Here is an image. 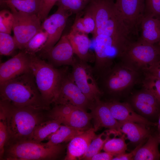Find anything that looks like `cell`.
Returning <instances> with one entry per match:
<instances>
[{
	"label": "cell",
	"instance_id": "1",
	"mask_svg": "<svg viewBox=\"0 0 160 160\" xmlns=\"http://www.w3.org/2000/svg\"><path fill=\"white\" fill-rule=\"evenodd\" d=\"M0 108L6 119L8 137L6 141L31 140L36 127L46 120L42 109L18 107L0 100Z\"/></svg>",
	"mask_w": 160,
	"mask_h": 160
},
{
	"label": "cell",
	"instance_id": "2",
	"mask_svg": "<svg viewBox=\"0 0 160 160\" xmlns=\"http://www.w3.org/2000/svg\"><path fill=\"white\" fill-rule=\"evenodd\" d=\"M0 100L18 107L47 110L31 72L0 84Z\"/></svg>",
	"mask_w": 160,
	"mask_h": 160
},
{
	"label": "cell",
	"instance_id": "3",
	"mask_svg": "<svg viewBox=\"0 0 160 160\" xmlns=\"http://www.w3.org/2000/svg\"><path fill=\"white\" fill-rule=\"evenodd\" d=\"M30 66L43 101L49 108L50 105L54 103L56 100L66 73L36 55H31Z\"/></svg>",
	"mask_w": 160,
	"mask_h": 160
},
{
	"label": "cell",
	"instance_id": "4",
	"mask_svg": "<svg viewBox=\"0 0 160 160\" xmlns=\"http://www.w3.org/2000/svg\"><path fill=\"white\" fill-rule=\"evenodd\" d=\"M63 150L61 144L50 146L31 140L9 141L5 144L3 160H55Z\"/></svg>",
	"mask_w": 160,
	"mask_h": 160
},
{
	"label": "cell",
	"instance_id": "5",
	"mask_svg": "<svg viewBox=\"0 0 160 160\" xmlns=\"http://www.w3.org/2000/svg\"><path fill=\"white\" fill-rule=\"evenodd\" d=\"M140 72L121 61L98 77L100 81L99 87L110 94L122 93L132 87L137 81Z\"/></svg>",
	"mask_w": 160,
	"mask_h": 160
},
{
	"label": "cell",
	"instance_id": "6",
	"mask_svg": "<svg viewBox=\"0 0 160 160\" xmlns=\"http://www.w3.org/2000/svg\"><path fill=\"white\" fill-rule=\"evenodd\" d=\"M121 60L143 72L160 60V44L148 43L139 39L130 43Z\"/></svg>",
	"mask_w": 160,
	"mask_h": 160
},
{
	"label": "cell",
	"instance_id": "7",
	"mask_svg": "<svg viewBox=\"0 0 160 160\" xmlns=\"http://www.w3.org/2000/svg\"><path fill=\"white\" fill-rule=\"evenodd\" d=\"M71 66V78L89 100L93 103L100 99L103 92L95 77L93 68L77 57Z\"/></svg>",
	"mask_w": 160,
	"mask_h": 160
},
{
	"label": "cell",
	"instance_id": "8",
	"mask_svg": "<svg viewBox=\"0 0 160 160\" xmlns=\"http://www.w3.org/2000/svg\"><path fill=\"white\" fill-rule=\"evenodd\" d=\"M14 17L12 30L18 49L23 50L30 40L42 29L41 20L36 14L11 12Z\"/></svg>",
	"mask_w": 160,
	"mask_h": 160
},
{
	"label": "cell",
	"instance_id": "9",
	"mask_svg": "<svg viewBox=\"0 0 160 160\" xmlns=\"http://www.w3.org/2000/svg\"><path fill=\"white\" fill-rule=\"evenodd\" d=\"M117 11L132 35H137L144 16L145 0H115Z\"/></svg>",
	"mask_w": 160,
	"mask_h": 160
},
{
	"label": "cell",
	"instance_id": "10",
	"mask_svg": "<svg viewBox=\"0 0 160 160\" xmlns=\"http://www.w3.org/2000/svg\"><path fill=\"white\" fill-rule=\"evenodd\" d=\"M92 103L76 84L70 73L66 74L63 79L58 96L54 103L69 104L86 111Z\"/></svg>",
	"mask_w": 160,
	"mask_h": 160
},
{
	"label": "cell",
	"instance_id": "11",
	"mask_svg": "<svg viewBox=\"0 0 160 160\" xmlns=\"http://www.w3.org/2000/svg\"><path fill=\"white\" fill-rule=\"evenodd\" d=\"M72 14L69 11L58 7L55 13L43 21L42 28L47 33L48 38L41 51L43 54L50 50L60 40L67 20Z\"/></svg>",
	"mask_w": 160,
	"mask_h": 160
},
{
	"label": "cell",
	"instance_id": "12",
	"mask_svg": "<svg viewBox=\"0 0 160 160\" xmlns=\"http://www.w3.org/2000/svg\"><path fill=\"white\" fill-rule=\"evenodd\" d=\"M31 55L23 51L0 65V84L31 71Z\"/></svg>",
	"mask_w": 160,
	"mask_h": 160
},
{
	"label": "cell",
	"instance_id": "13",
	"mask_svg": "<svg viewBox=\"0 0 160 160\" xmlns=\"http://www.w3.org/2000/svg\"><path fill=\"white\" fill-rule=\"evenodd\" d=\"M89 109L95 132L103 127L118 135H122L119 131V122L113 116L107 102L98 99L92 103Z\"/></svg>",
	"mask_w": 160,
	"mask_h": 160
},
{
	"label": "cell",
	"instance_id": "14",
	"mask_svg": "<svg viewBox=\"0 0 160 160\" xmlns=\"http://www.w3.org/2000/svg\"><path fill=\"white\" fill-rule=\"evenodd\" d=\"M131 103L132 108L145 118L156 117L160 114V102L153 94L145 89L134 95Z\"/></svg>",
	"mask_w": 160,
	"mask_h": 160
},
{
	"label": "cell",
	"instance_id": "15",
	"mask_svg": "<svg viewBox=\"0 0 160 160\" xmlns=\"http://www.w3.org/2000/svg\"><path fill=\"white\" fill-rule=\"evenodd\" d=\"M54 66L63 65L72 66L76 57L73 48L67 35H63L48 51L43 54Z\"/></svg>",
	"mask_w": 160,
	"mask_h": 160
},
{
	"label": "cell",
	"instance_id": "16",
	"mask_svg": "<svg viewBox=\"0 0 160 160\" xmlns=\"http://www.w3.org/2000/svg\"><path fill=\"white\" fill-rule=\"evenodd\" d=\"M114 117L118 121H130L143 124L148 127L157 124L149 121L135 112L131 105L127 103L113 100L107 102Z\"/></svg>",
	"mask_w": 160,
	"mask_h": 160
},
{
	"label": "cell",
	"instance_id": "17",
	"mask_svg": "<svg viewBox=\"0 0 160 160\" xmlns=\"http://www.w3.org/2000/svg\"><path fill=\"white\" fill-rule=\"evenodd\" d=\"M93 128L84 131L71 140L68 145L65 160L81 159L96 135Z\"/></svg>",
	"mask_w": 160,
	"mask_h": 160
},
{
	"label": "cell",
	"instance_id": "18",
	"mask_svg": "<svg viewBox=\"0 0 160 160\" xmlns=\"http://www.w3.org/2000/svg\"><path fill=\"white\" fill-rule=\"evenodd\" d=\"M67 35L77 57L88 63L95 62V55L90 50L91 41L87 34L70 31Z\"/></svg>",
	"mask_w": 160,
	"mask_h": 160
},
{
	"label": "cell",
	"instance_id": "19",
	"mask_svg": "<svg viewBox=\"0 0 160 160\" xmlns=\"http://www.w3.org/2000/svg\"><path fill=\"white\" fill-rule=\"evenodd\" d=\"M140 39L148 43L160 44L159 20L154 17L144 16L140 24Z\"/></svg>",
	"mask_w": 160,
	"mask_h": 160
},
{
	"label": "cell",
	"instance_id": "20",
	"mask_svg": "<svg viewBox=\"0 0 160 160\" xmlns=\"http://www.w3.org/2000/svg\"><path fill=\"white\" fill-rule=\"evenodd\" d=\"M119 122L120 132L133 143H140L150 135L149 130L143 124L130 121Z\"/></svg>",
	"mask_w": 160,
	"mask_h": 160
},
{
	"label": "cell",
	"instance_id": "21",
	"mask_svg": "<svg viewBox=\"0 0 160 160\" xmlns=\"http://www.w3.org/2000/svg\"><path fill=\"white\" fill-rule=\"evenodd\" d=\"M73 23L70 31L88 34L94 33L96 29L94 17L87 7L83 11L76 14Z\"/></svg>",
	"mask_w": 160,
	"mask_h": 160
},
{
	"label": "cell",
	"instance_id": "22",
	"mask_svg": "<svg viewBox=\"0 0 160 160\" xmlns=\"http://www.w3.org/2000/svg\"><path fill=\"white\" fill-rule=\"evenodd\" d=\"M159 136L160 135H150L146 142L138 149L133 160H159L160 153L158 149Z\"/></svg>",
	"mask_w": 160,
	"mask_h": 160
},
{
	"label": "cell",
	"instance_id": "23",
	"mask_svg": "<svg viewBox=\"0 0 160 160\" xmlns=\"http://www.w3.org/2000/svg\"><path fill=\"white\" fill-rule=\"evenodd\" d=\"M90 113L75 108L70 115L62 121V124L79 130L84 131L91 128Z\"/></svg>",
	"mask_w": 160,
	"mask_h": 160
},
{
	"label": "cell",
	"instance_id": "24",
	"mask_svg": "<svg viewBox=\"0 0 160 160\" xmlns=\"http://www.w3.org/2000/svg\"><path fill=\"white\" fill-rule=\"evenodd\" d=\"M62 124L59 119H49L38 125L34 130L31 140L38 142H41L48 139L49 137L55 132Z\"/></svg>",
	"mask_w": 160,
	"mask_h": 160
},
{
	"label": "cell",
	"instance_id": "25",
	"mask_svg": "<svg viewBox=\"0 0 160 160\" xmlns=\"http://www.w3.org/2000/svg\"><path fill=\"white\" fill-rule=\"evenodd\" d=\"M41 0H2L1 4L9 7L11 12L17 11L38 15Z\"/></svg>",
	"mask_w": 160,
	"mask_h": 160
},
{
	"label": "cell",
	"instance_id": "26",
	"mask_svg": "<svg viewBox=\"0 0 160 160\" xmlns=\"http://www.w3.org/2000/svg\"><path fill=\"white\" fill-rule=\"evenodd\" d=\"M84 131L64 124L61 125L55 132L49 137L48 141L46 143L48 145L51 146L70 141Z\"/></svg>",
	"mask_w": 160,
	"mask_h": 160
},
{
	"label": "cell",
	"instance_id": "27",
	"mask_svg": "<svg viewBox=\"0 0 160 160\" xmlns=\"http://www.w3.org/2000/svg\"><path fill=\"white\" fill-rule=\"evenodd\" d=\"M111 135L116 136L114 132L109 130L98 135H96L90 143L81 159L90 160L93 156L100 152L103 149L105 143L110 138Z\"/></svg>",
	"mask_w": 160,
	"mask_h": 160
},
{
	"label": "cell",
	"instance_id": "28",
	"mask_svg": "<svg viewBox=\"0 0 160 160\" xmlns=\"http://www.w3.org/2000/svg\"><path fill=\"white\" fill-rule=\"evenodd\" d=\"M47 33L42 29L38 31L28 41L23 50L30 55L41 51L48 39Z\"/></svg>",
	"mask_w": 160,
	"mask_h": 160
},
{
	"label": "cell",
	"instance_id": "29",
	"mask_svg": "<svg viewBox=\"0 0 160 160\" xmlns=\"http://www.w3.org/2000/svg\"><path fill=\"white\" fill-rule=\"evenodd\" d=\"M125 137V136L122 135L120 137L109 138L105 143L103 149L114 156L125 153L127 146Z\"/></svg>",
	"mask_w": 160,
	"mask_h": 160
},
{
	"label": "cell",
	"instance_id": "30",
	"mask_svg": "<svg viewBox=\"0 0 160 160\" xmlns=\"http://www.w3.org/2000/svg\"><path fill=\"white\" fill-rule=\"evenodd\" d=\"M93 0H58V7L76 14L84 10Z\"/></svg>",
	"mask_w": 160,
	"mask_h": 160
},
{
	"label": "cell",
	"instance_id": "31",
	"mask_svg": "<svg viewBox=\"0 0 160 160\" xmlns=\"http://www.w3.org/2000/svg\"><path fill=\"white\" fill-rule=\"evenodd\" d=\"M18 49L16 41L10 34L0 32V54L1 55L9 56L13 53Z\"/></svg>",
	"mask_w": 160,
	"mask_h": 160
},
{
	"label": "cell",
	"instance_id": "32",
	"mask_svg": "<svg viewBox=\"0 0 160 160\" xmlns=\"http://www.w3.org/2000/svg\"><path fill=\"white\" fill-rule=\"evenodd\" d=\"M75 107L69 104H57L47 114L49 119H59L62 121L67 118Z\"/></svg>",
	"mask_w": 160,
	"mask_h": 160
},
{
	"label": "cell",
	"instance_id": "33",
	"mask_svg": "<svg viewBox=\"0 0 160 160\" xmlns=\"http://www.w3.org/2000/svg\"><path fill=\"white\" fill-rule=\"evenodd\" d=\"M142 83L144 89L150 91L160 102V79L144 75Z\"/></svg>",
	"mask_w": 160,
	"mask_h": 160
},
{
	"label": "cell",
	"instance_id": "34",
	"mask_svg": "<svg viewBox=\"0 0 160 160\" xmlns=\"http://www.w3.org/2000/svg\"><path fill=\"white\" fill-rule=\"evenodd\" d=\"M8 137V130L6 116L0 108V159L3 160L4 146Z\"/></svg>",
	"mask_w": 160,
	"mask_h": 160
},
{
	"label": "cell",
	"instance_id": "35",
	"mask_svg": "<svg viewBox=\"0 0 160 160\" xmlns=\"http://www.w3.org/2000/svg\"><path fill=\"white\" fill-rule=\"evenodd\" d=\"M14 17L11 12L3 9L0 12V32L10 34L13 29Z\"/></svg>",
	"mask_w": 160,
	"mask_h": 160
},
{
	"label": "cell",
	"instance_id": "36",
	"mask_svg": "<svg viewBox=\"0 0 160 160\" xmlns=\"http://www.w3.org/2000/svg\"><path fill=\"white\" fill-rule=\"evenodd\" d=\"M144 16L154 17L160 20V0H145Z\"/></svg>",
	"mask_w": 160,
	"mask_h": 160
},
{
	"label": "cell",
	"instance_id": "37",
	"mask_svg": "<svg viewBox=\"0 0 160 160\" xmlns=\"http://www.w3.org/2000/svg\"><path fill=\"white\" fill-rule=\"evenodd\" d=\"M58 0H41L38 16L41 21H44L47 17L53 7Z\"/></svg>",
	"mask_w": 160,
	"mask_h": 160
},
{
	"label": "cell",
	"instance_id": "38",
	"mask_svg": "<svg viewBox=\"0 0 160 160\" xmlns=\"http://www.w3.org/2000/svg\"><path fill=\"white\" fill-rule=\"evenodd\" d=\"M144 75L154 77L160 79V60L143 71Z\"/></svg>",
	"mask_w": 160,
	"mask_h": 160
},
{
	"label": "cell",
	"instance_id": "39",
	"mask_svg": "<svg viewBox=\"0 0 160 160\" xmlns=\"http://www.w3.org/2000/svg\"><path fill=\"white\" fill-rule=\"evenodd\" d=\"M144 141L140 143L131 152L128 153L125 152L114 156L113 160H133L138 149L143 144Z\"/></svg>",
	"mask_w": 160,
	"mask_h": 160
},
{
	"label": "cell",
	"instance_id": "40",
	"mask_svg": "<svg viewBox=\"0 0 160 160\" xmlns=\"http://www.w3.org/2000/svg\"><path fill=\"white\" fill-rule=\"evenodd\" d=\"M114 156L112 154L105 151L100 152L93 156L90 160H111L112 159Z\"/></svg>",
	"mask_w": 160,
	"mask_h": 160
},
{
	"label": "cell",
	"instance_id": "41",
	"mask_svg": "<svg viewBox=\"0 0 160 160\" xmlns=\"http://www.w3.org/2000/svg\"><path fill=\"white\" fill-rule=\"evenodd\" d=\"M158 127L160 131V114L159 117V121H158Z\"/></svg>",
	"mask_w": 160,
	"mask_h": 160
},
{
	"label": "cell",
	"instance_id": "42",
	"mask_svg": "<svg viewBox=\"0 0 160 160\" xmlns=\"http://www.w3.org/2000/svg\"><path fill=\"white\" fill-rule=\"evenodd\" d=\"M159 143H160V136H159Z\"/></svg>",
	"mask_w": 160,
	"mask_h": 160
}]
</instances>
